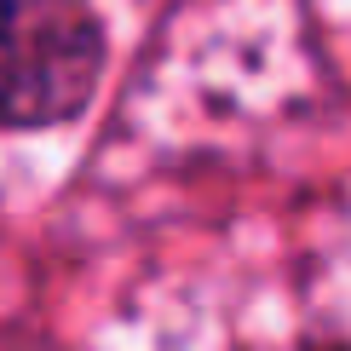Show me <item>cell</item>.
Returning a JSON list of instances; mask_svg holds the SVG:
<instances>
[{"label":"cell","mask_w":351,"mask_h":351,"mask_svg":"<svg viewBox=\"0 0 351 351\" xmlns=\"http://www.w3.org/2000/svg\"><path fill=\"white\" fill-rule=\"evenodd\" d=\"M104 75V29L81 0H0V127H58Z\"/></svg>","instance_id":"6da1fadb"}]
</instances>
